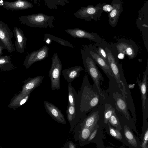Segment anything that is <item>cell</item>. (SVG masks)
I'll use <instances>...</instances> for the list:
<instances>
[{"instance_id":"obj_1","label":"cell","mask_w":148,"mask_h":148,"mask_svg":"<svg viewBox=\"0 0 148 148\" xmlns=\"http://www.w3.org/2000/svg\"><path fill=\"white\" fill-rule=\"evenodd\" d=\"M104 45L112 75L116 79L120 87L121 84L124 85V82L125 81L122 64L119 62L117 54L111 44L104 40Z\"/></svg>"},{"instance_id":"obj_2","label":"cell","mask_w":148,"mask_h":148,"mask_svg":"<svg viewBox=\"0 0 148 148\" xmlns=\"http://www.w3.org/2000/svg\"><path fill=\"white\" fill-rule=\"evenodd\" d=\"M80 52L85 69L92 79L94 84L97 88L100 95H101L99 82L100 81L104 80L103 75L88 51L85 45H83L80 49Z\"/></svg>"},{"instance_id":"obj_3","label":"cell","mask_w":148,"mask_h":148,"mask_svg":"<svg viewBox=\"0 0 148 148\" xmlns=\"http://www.w3.org/2000/svg\"><path fill=\"white\" fill-rule=\"evenodd\" d=\"M53 16L47 15L42 13L27 15L21 16L18 18L21 23L30 27L47 28L54 27Z\"/></svg>"},{"instance_id":"obj_4","label":"cell","mask_w":148,"mask_h":148,"mask_svg":"<svg viewBox=\"0 0 148 148\" xmlns=\"http://www.w3.org/2000/svg\"><path fill=\"white\" fill-rule=\"evenodd\" d=\"M102 6V4L99 3L95 6L92 5L82 6L74 14L76 18L85 20L87 21L92 20L97 21L100 19L103 12Z\"/></svg>"},{"instance_id":"obj_5","label":"cell","mask_w":148,"mask_h":148,"mask_svg":"<svg viewBox=\"0 0 148 148\" xmlns=\"http://www.w3.org/2000/svg\"><path fill=\"white\" fill-rule=\"evenodd\" d=\"M110 44L117 54L122 53L126 56L129 59H133L137 55V46L132 40L121 38L119 39L116 42Z\"/></svg>"},{"instance_id":"obj_6","label":"cell","mask_w":148,"mask_h":148,"mask_svg":"<svg viewBox=\"0 0 148 148\" xmlns=\"http://www.w3.org/2000/svg\"><path fill=\"white\" fill-rule=\"evenodd\" d=\"M51 67L49 71V76L51 81L52 90L60 88V78L62 65L57 53H55L51 58Z\"/></svg>"},{"instance_id":"obj_7","label":"cell","mask_w":148,"mask_h":148,"mask_svg":"<svg viewBox=\"0 0 148 148\" xmlns=\"http://www.w3.org/2000/svg\"><path fill=\"white\" fill-rule=\"evenodd\" d=\"M48 47L45 45L39 49L32 51L25 58L23 66L27 69L34 63L44 60L48 56Z\"/></svg>"},{"instance_id":"obj_8","label":"cell","mask_w":148,"mask_h":148,"mask_svg":"<svg viewBox=\"0 0 148 148\" xmlns=\"http://www.w3.org/2000/svg\"><path fill=\"white\" fill-rule=\"evenodd\" d=\"M13 32L7 25L1 21H0V40L4 44L5 49L12 53L14 48L12 39L13 37Z\"/></svg>"},{"instance_id":"obj_9","label":"cell","mask_w":148,"mask_h":148,"mask_svg":"<svg viewBox=\"0 0 148 148\" xmlns=\"http://www.w3.org/2000/svg\"><path fill=\"white\" fill-rule=\"evenodd\" d=\"M65 31L74 38H87L98 43L103 39L96 33L88 32L78 28L68 29Z\"/></svg>"},{"instance_id":"obj_10","label":"cell","mask_w":148,"mask_h":148,"mask_svg":"<svg viewBox=\"0 0 148 148\" xmlns=\"http://www.w3.org/2000/svg\"><path fill=\"white\" fill-rule=\"evenodd\" d=\"M148 2H145L143 7V20L138 19L136 21L137 27L141 31L143 42L147 51L148 49Z\"/></svg>"},{"instance_id":"obj_11","label":"cell","mask_w":148,"mask_h":148,"mask_svg":"<svg viewBox=\"0 0 148 148\" xmlns=\"http://www.w3.org/2000/svg\"><path fill=\"white\" fill-rule=\"evenodd\" d=\"M85 46L92 59L102 69L106 75H112L109 64L93 50L92 44L90 43L88 45H85Z\"/></svg>"},{"instance_id":"obj_12","label":"cell","mask_w":148,"mask_h":148,"mask_svg":"<svg viewBox=\"0 0 148 148\" xmlns=\"http://www.w3.org/2000/svg\"><path fill=\"white\" fill-rule=\"evenodd\" d=\"M111 4L113 9L108 13V20L110 25L114 27L118 23L121 13L123 11L122 3L121 0H112Z\"/></svg>"},{"instance_id":"obj_13","label":"cell","mask_w":148,"mask_h":148,"mask_svg":"<svg viewBox=\"0 0 148 148\" xmlns=\"http://www.w3.org/2000/svg\"><path fill=\"white\" fill-rule=\"evenodd\" d=\"M15 38V46L16 51L20 53L24 52L27 38L25 36L23 31L20 28L15 27L13 30Z\"/></svg>"},{"instance_id":"obj_14","label":"cell","mask_w":148,"mask_h":148,"mask_svg":"<svg viewBox=\"0 0 148 148\" xmlns=\"http://www.w3.org/2000/svg\"><path fill=\"white\" fill-rule=\"evenodd\" d=\"M2 7L7 10H17L31 8L33 7L34 5L27 0H17L12 2L4 1Z\"/></svg>"},{"instance_id":"obj_15","label":"cell","mask_w":148,"mask_h":148,"mask_svg":"<svg viewBox=\"0 0 148 148\" xmlns=\"http://www.w3.org/2000/svg\"><path fill=\"white\" fill-rule=\"evenodd\" d=\"M47 112L55 120L59 123L66 124L64 117L59 109L53 104L46 101H44Z\"/></svg>"},{"instance_id":"obj_16","label":"cell","mask_w":148,"mask_h":148,"mask_svg":"<svg viewBox=\"0 0 148 148\" xmlns=\"http://www.w3.org/2000/svg\"><path fill=\"white\" fill-rule=\"evenodd\" d=\"M43 79V77L42 76L27 78L24 81L25 84L23 86L22 91L23 94L25 95L29 94L40 85Z\"/></svg>"},{"instance_id":"obj_17","label":"cell","mask_w":148,"mask_h":148,"mask_svg":"<svg viewBox=\"0 0 148 148\" xmlns=\"http://www.w3.org/2000/svg\"><path fill=\"white\" fill-rule=\"evenodd\" d=\"M83 70L80 66H75L62 70V73L64 78L71 82L80 75V72Z\"/></svg>"},{"instance_id":"obj_18","label":"cell","mask_w":148,"mask_h":148,"mask_svg":"<svg viewBox=\"0 0 148 148\" xmlns=\"http://www.w3.org/2000/svg\"><path fill=\"white\" fill-rule=\"evenodd\" d=\"M147 65L145 71L143 72V77L142 81L137 79V82L138 84L140 89L143 106L144 108H145V105L147 99V79L148 75V64L147 62Z\"/></svg>"},{"instance_id":"obj_19","label":"cell","mask_w":148,"mask_h":148,"mask_svg":"<svg viewBox=\"0 0 148 148\" xmlns=\"http://www.w3.org/2000/svg\"><path fill=\"white\" fill-rule=\"evenodd\" d=\"M43 35L44 38L43 41H45L46 43L47 44H50L52 41H55L62 45L73 48H75L72 44L66 40L56 37L49 34H45Z\"/></svg>"},{"instance_id":"obj_20","label":"cell","mask_w":148,"mask_h":148,"mask_svg":"<svg viewBox=\"0 0 148 148\" xmlns=\"http://www.w3.org/2000/svg\"><path fill=\"white\" fill-rule=\"evenodd\" d=\"M14 66L11 60V56H0V69L4 71L11 70Z\"/></svg>"},{"instance_id":"obj_21","label":"cell","mask_w":148,"mask_h":148,"mask_svg":"<svg viewBox=\"0 0 148 148\" xmlns=\"http://www.w3.org/2000/svg\"><path fill=\"white\" fill-rule=\"evenodd\" d=\"M104 40L103 39L100 42L98 43L95 42L93 45H92V48L93 50L109 64L106 53L104 47Z\"/></svg>"},{"instance_id":"obj_22","label":"cell","mask_w":148,"mask_h":148,"mask_svg":"<svg viewBox=\"0 0 148 148\" xmlns=\"http://www.w3.org/2000/svg\"><path fill=\"white\" fill-rule=\"evenodd\" d=\"M47 7L52 10H57L58 5L64 6L69 3L68 0H44Z\"/></svg>"},{"instance_id":"obj_23","label":"cell","mask_w":148,"mask_h":148,"mask_svg":"<svg viewBox=\"0 0 148 148\" xmlns=\"http://www.w3.org/2000/svg\"><path fill=\"white\" fill-rule=\"evenodd\" d=\"M98 112H93L88 116L85 120L84 127H90L95 126L97 123Z\"/></svg>"},{"instance_id":"obj_24","label":"cell","mask_w":148,"mask_h":148,"mask_svg":"<svg viewBox=\"0 0 148 148\" xmlns=\"http://www.w3.org/2000/svg\"><path fill=\"white\" fill-rule=\"evenodd\" d=\"M124 134L129 143L132 146L136 147L137 144L136 139L133 133L127 127H125Z\"/></svg>"},{"instance_id":"obj_25","label":"cell","mask_w":148,"mask_h":148,"mask_svg":"<svg viewBox=\"0 0 148 148\" xmlns=\"http://www.w3.org/2000/svg\"><path fill=\"white\" fill-rule=\"evenodd\" d=\"M116 104L118 108L122 111L129 120V115L127 110V107L125 101L121 98L117 97Z\"/></svg>"},{"instance_id":"obj_26","label":"cell","mask_w":148,"mask_h":148,"mask_svg":"<svg viewBox=\"0 0 148 148\" xmlns=\"http://www.w3.org/2000/svg\"><path fill=\"white\" fill-rule=\"evenodd\" d=\"M68 88L69 104L75 107V97L73 93L74 89L70 82L69 83Z\"/></svg>"},{"instance_id":"obj_27","label":"cell","mask_w":148,"mask_h":148,"mask_svg":"<svg viewBox=\"0 0 148 148\" xmlns=\"http://www.w3.org/2000/svg\"><path fill=\"white\" fill-rule=\"evenodd\" d=\"M95 127V126H92L90 127H84L81 132L82 138L84 140L88 139L94 130Z\"/></svg>"},{"instance_id":"obj_28","label":"cell","mask_w":148,"mask_h":148,"mask_svg":"<svg viewBox=\"0 0 148 148\" xmlns=\"http://www.w3.org/2000/svg\"><path fill=\"white\" fill-rule=\"evenodd\" d=\"M75 107L69 105L66 112L67 118L69 121H71L74 119L75 115Z\"/></svg>"},{"instance_id":"obj_29","label":"cell","mask_w":148,"mask_h":148,"mask_svg":"<svg viewBox=\"0 0 148 148\" xmlns=\"http://www.w3.org/2000/svg\"><path fill=\"white\" fill-rule=\"evenodd\" d=\"M114 112V109L111 106L105 109L104 114V122L105 123H108L109 118Z\"/></svg>"},{"instance_id":"obj_30","label":"cell","mask_w":148,"mask_h":148,"mask_svg":"<svg viewBox=\"0 0 148 148\" xmlns=\"http://www.w3.org/2000/svg\"><path fill=\"white\" fill-rule=\"evenodd\" d=\"M110 132L111 135L116 139L121 140L122 137L121 133L118 130L114 129L108 124Z\"/></svg>"},{"instance_id":"obj_31","label":"cell","mask_w":148,"mask_h":148,"mask_svg":"<svg viewBox=\"0 0 148 148\" xmlns=\"http://www.w3.org/2000/svg\"><path fill=\"white\" fill-rule=\"evenodd\" d=\"M108 121L109 123L114 127H118L119 122L115 112L112 114Z\"/></svg>"},{"instance_id":"obj_32","label":"cell","mask_w":148,"mask_h":148,"mask_svg":"<svg viewBox=\"0 0 148 148\" xmlns=\"http://www.w3.org/2000/svg\"><path fill=\"white\" fill-rule=\"evenodd\" d=\"M148 140V129L146 130L143 139V142L141 145L143 148H147V143Z\"/></svg>"},{"instance_id":"obj_33","label":"cell","mask_w":148,"mask_h":148,"mask_svg":"<svg viewBox=\"0 0 148 148\" xmlns=\"http://www.w3.org/2000/svg\"><path fill=\"white\" fill-rule=\"evenodd\" d=\"M102 4V10L103 12L109 13L112 10L113 6L111 4H108L105 3Z\"/></svg>"},{"instance_id":"obj_34","label":"cell","mask_w":148,"mask_h":148,"mask_svg":"<svg viewBox=\"0 0 148 148\" xmlns=\"http://www.w3.org/2000/svg\"><path fill=\"white\" fill-rule=\"evenodd\" d=\"M99 102V98L97 96L94 97L90 100L89 104L90 106L93 107L96 106Z\"/></svg>"},{"instance_id":"obj_35","label":"cell","mask_w":148,"mask_h":148,"mask_svg":"<svg viewBox=\"0 0 148 148\" xmlns=\"http://www.w3.org/2000/svg\"><path fill=\"white\" fill-rule=\"evenodd\" d=\"M97 131V129H95L94 131H93L89 137L88 138V141H91L95 136Z\"/></svg>"},{"instance_id":"obj_36","label":"cell","mask_w":148,"mask_h":148,"mask_svg":"<svg viewBox=\"0 0 148 148\" xmlns=\"http://www.w3.org/2000/svg\"><path fill=\"white\" fill-rule=\"evenodd\" d=\"M5 49V46L3 43L0 40V56L3 54V51Z\"/></svg>"},{"instance_id":"obj_37","label":"cell","mask_w":148,"mask_h":148,"mask_svg":"<svg viewBox=\"0 0 148 148\" xmlns=\"http://www.w3.org/2000/svg\"><path fill=\"white\" fill-rule=\"evenodd\" d=\"M67 147L69 148H75V145L71 141H69L67 143Z\"/></svg>"},{"instance_id":"obj_38","label":"cell","mask_w":148,"mask_h":148,"mask_svg":"<svg viewBox=\"0 0 148 148\" xmlns=\"http://www.w3.org/2000/svg\"><path fill=\"white\" fill-rule=\"evenodd\" d=\"M29 94H28V95H27V96H26L25 97V98H24L21 101V102H20V105H22L23 104L26 102V101L27 100V99L29 97Z\"/></svg>"},{"instance_id":"obj_39","label":"cell","mask_w":148,"mask_h":148,"mask_svg":"<svg viewBox=\"0 0 148 148\" xmlns=\"http://www.w3.org/2000/svg\"><path fill=\"white\" fill-rule=\"evenodd\" d=\"M4 4V1L3 0H0V6H2Z\"/></svg>"},{"instance_id":"obj_40","label":"cell","mask_w":148,"mask_h":148,"mask_svg":"<svg viewBox=\"0 0 148 148\" xmlns=\"http://www.w3.org/2000/svg\"><path fill=\"white\" fill-rule=\"evenodd\" d=\"M31 1H33L34 2V3H35L38 4V0H30Z\"/></svg>"}]
</instances>
